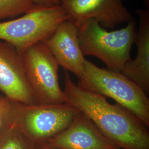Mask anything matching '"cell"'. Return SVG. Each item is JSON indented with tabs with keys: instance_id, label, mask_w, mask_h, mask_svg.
Wrapping results in <instances>:
<instances>
[{
	"instance_id": "7",
	"label": "cell",
	"mask_w": 149,
	"mask_h": 149,
	"mask_svg": "<svg viewBox=\"0 0 149 149\" xmlns=\"http://www.w3.org/2000/svg\"><path fill=\"white\" fill-rule=\"evenodd\" d=\"M61 6L68 20L77 27L93 19L104 28L113 29L134 19L122 0H61Z\"/></svg>"
},
{
	"instance_id": "8",
	"label": "cell",
	"mask_w": 149,
	"mask_h": 149,
	"mask_svg": "<svg viewBox=\"0 0 149 149\" xmlns=\"http://www.w3.org/2000/svg\"><path fill=\"white\" fill-rule=\"evenodd\" d=\"M0 91L11 101L39 104L27 79L21 55L6 42H0Z\"/></svg>"
},
{
	"instance_id": "6",
	"label": "cell",
	"mask_w": 149,
	"mask_h": 149,
	"mask_svg": "<svg viewBox=\"0 0 149 149\" xmlns=\"http://www.w3.org/2000/svg\"><path fill=\"white\" fill-rule=\"evenodd\" d=\"M27 79L39 104L65 103L60 86L59 64L47 45L36 43L21 55Z\"/></svg>"
},
{
	"instance_id": "16",
	"label": "cell",
	"mask_w": 149,
	"mask_h": 149,
	"mask_svg": "<svg viewBox=\"0 0 149 149\" xmlns=\"http://www.w3.org/2000/svg\"><path fill=\"white\" fill-rule=\"evenodd\" d=\"M36 149H59L52 147L46 143H43L40 144H36Z\"/></svg>"
},
{
	"instance_id": "3",
	"label": "cell",
	"mask_w": 149,
	"mask_h": 149,
	"mask_svg": "<svg viewBox=\"0 0 149 149\" xmlns=\"http://www.w3.org/2000/svg\"><path fill=\"white\" fill-rule=\"evenodd\" d=\"M81 50L84 56H93L100 59L108 69L121 72L131 59L130 52L135 43L136 21L128 22L126 27L108 31L91 19L78 27Z\"/></svg>"
},
{
	"instance_id": "10",
	"label": "cell",
	"mask_w": 149,
	"mask_h": 149,
	"mask_svg": "<svg viewBox=\"0 0 149 149\" xmlns=\"http://www.w3.org/2000/svg\"><path fill=\"white\" fill-rule=\"evenodd\" d=\"M43 42L59 66L80 79L84 71L86 59L80 48L78 27L66 20L59 26L50 37Z\"/></svg>"
},
{
	"instance_id": "1",
	"label": "cell",
	"mask_w": 149,
	"mask_h": 149,
	"mask_svg": "<svg viewBox=\"0 0 149 149\" xmlns=\"http://www.w3.org/2000/svg\"><path fill=\"white\" fill-rule=\"evenodd\" d=\"M65 103L83 113L120 149H149L148 128L127 109L100 94L81 88L65 71Z\"/></svg>"
},
{
	"instance_id": "17",
	"label": "cell",
	"mask_w": 149,
	"mask_h": 149,
	"mask_svg": "<svg viewBox=\"0 0 149 149\" xmlns=\"http://www.w3.org/2000/svg\"><path fill=\"white\" fill-rule=\"evenodd\" d=\"M8 113L7 114L0 113V128L5 125H7V116L8 115Z\"/></svg>"
},
{
	"instance_id": "11",
	"label": "cell",
	"mask_w": 149,
	"mask_h": 149,
	"mask_svg": "<svg viewBox=\"0 0 149 149\" xmlns=\"http://www.w3.org/2000/svg\"><path fill=\"white\" fill-rule=\"evenodd\" d=\"M139 18L135 43L137 47L135 58L130 59L120 72L139 86L146 94L149 93V10L137 9Z\"/></svg>"
},
{
	"instance_id": "14",
	"label": "cell",
	"mask_w": 149,
	"mask_h": 149,
	"mask_svg": "<svg viewBox=\"0 0 149 149\" xmlns=\"http://www.w3.org/2000/svg\"><path fill=\"white\" fill-rule=\"evenodd\" d=\"M39 7H52L61 5V0H31Z\"/></svg>"
},
{
	"instance_id": "9",
	"label": "cell",
	"mask_w": 149,
	"mask_h": 149,
	"mask_svg": "<svg viewBox=\"0 0 149 149\" xmlns=\"http://www.w3.org/2000/svg\"><path fill=\"white\" fill-rule=\"evenodd\" d=\"M45 143L59 149H120L79 111L68 128Z\"/></svg>"
},
{
	"instance_id": "5",
	"label": "cell",
	"mask_w": 149,
	"mask_h": 149,
	"mask_svg": "<svg viewBox=\"0 0 149 149\" xmlns=\"http://www.w3.org/2000/svg\"><path fill=\"white\" fill-rule=\"evenodd\" d=\"M66 20L67 13L61 5L36 7L21 17L0 22V39L13 45L21 55L32 45L50 37Z\"/></svg>"
},
{
	"instance_id": "2",
	"label": "cell",
	"mask_w": 149,
	"mask_h": 149,
	"mask_svg": "<svg viewBox=\"0 0 149 149\" xmlns=\"http://www.w3.org/2000/svg\"><path fill=\"white\" fill-rule=\"evenodd\" d=\"M77 85L83 90L114 100L149 128V99L147 94L122 72L100 68L86 60L84 71Z\"/></svg>"
},
{
	"instance_id": "12",
	"label": "cell",
	"mask_w": 149,
	"mask_h": 149,
	"mask_svg": "<svg viewBox=\"0 0 149 149\" xmlns=\"http://www.w3.org/2000/svg\"><path fill=\"white\" fill-rule=\"evenodd\" d=\"M36 145L13 125L0 128V149H36Z\"/></svg>"
},
{
	"instance_id": "13",
	"label": "cell",
	"mask_w": 149,
	"mask_h": 149,
	"mask_svg": "<svg viewBox=\"0 0 149 149\" xmlns=\"http://www.w3.org/2000/svg\"><path fill=\"white\" fill-rule=\"evenodd\" d=\"M36 7L31 0H0V21L25 14Z\"/></svg>"
},
{
	"instance_id": "4",
	"label": "cell",
	"mask_w": 149,
	"mask_h": 149,
	"mask_svg": "<svg viewBox=\"0 0 149 149\" xmlns=\"http://www.w3.org/2000/svg\"><path fill=\"white\" fill-rule=\"evenodd\" d=\"M79 111L68 104H24L12 102L7 125L18 129L36 144L47 141L69 126Z\"/></svg>"
},
{
	"instance_id": "15",
	"label": "cell",
	"mask_w": 149,
	"mask_h": 149,
	"mask_svg": "<svg viewBox=\"0 0 149 149\" xmlns=\"http://www.w3.org/2000/svg\"><path fill=\"white\" fill-rule=\"evenodd\" d=\"M12 102L5 96L0 95V113H8L11 109Z\"/></svg>"
}]
</instances>
